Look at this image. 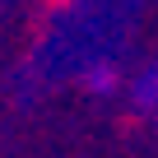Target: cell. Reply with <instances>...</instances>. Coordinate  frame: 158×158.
Returning <instances> with one entry per match:
<instances>
[{"mask_svg":"<svg viewBox=\"0 0 158 158\" xmlns=\"http://www.w3.org/2000/svg\"><path fill=\"white\" fill-rule=\"evenodd\" d=\"M47 10H74V5H84V0H42Z\"/></svg>","mask_w":158,"mask_h":158,"instance_id":"cell-1","label":"cell"}]
</instances>
